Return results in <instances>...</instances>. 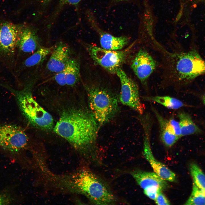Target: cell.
Returning <instances> with one entry per match:
<instances>
[{
    "mask_svg": "<svg viewBox=\"0 0 205 205\" xmlns=\"http://www.w3.org/2000/svg\"><path fill=\"white\" fill-rule=\"evenodd\" d=\"M97 123L91 113L71 109L62 114L54 130L77 149L87 162L98 164L101 162L100 153L95 147Z\"/></svg>",
    "mask_w": 205,
    "mask_h": 205,
    "instance_id": "obj_1",
    "label": "cell"
},
{
    "mask_svg": "<svg viewBox=\"0 0 205 205\" xmlns=\"http://www.w3.org/2000/svg\"><path fill=\"white\" fill-rule=\"evenodd\" d=\"M162 55L163 87L175 88L205 74V61L195 50H167Z\"/></svg>",
    "mask_w": 205,
    "mask_h": 205,
    "instance_id": "obj_2",
    "label": "cell"
},
{
    "mask_svg": "<svg viewBox=\"0 0 205 205\" xmlns=\"http://www.w3.org/2000/svg\"><path fill=\"white\" fill-rule=\"evenodd\" d=\"M69 182L72 191L84 195L93 204H114L117 201L107 183L89 169L83 168L74 173Z\"/></svg>",
    "mask_w": 205,
    "mask_h": 205,
    "instance_id": "obj_3",
    "label": "cell"
},
{
    "mask_svg": "<svg viewBox=\"0 0 205 205\" xmlns=\"http://www.w3.org/2000/svg\"><path fill=\"white\" fill-rule=\"evenodd\" d=\"M89 108L101 125L109 121L116 114L118 106L116 97L109 91L97 87L87 88Z\"/></svg>",
    "mask_w": 205,
    "mask_h": 205,
    "instance_id": "obj_4",
    "label": "cell"
},
{
    "mask_svg": "<svg viewBox=\"0 0 205 205\" xmlns=\"http://www.w3.org/2000/svg\"><path fill=\"white\" fill-rule=\"evenodd\" d=\"M16 93L22 112L31 123L44 129L52 127L54 121L52 116L37 102L30 92L24 90Z\"/></svg>",
    "mask_w": 205,
    "mask_h": 205,
    "instance_id": "obj_5",
    "label": "cell"
},
{
    "mask_svg": "<svg viewBox=\"0 0 205 205\" xmlns=\"http://www.w3.org/2000/svg\"><path fill=\"white\" fill-rule=\"evenodd\" d=\"M20 27L9 22H0V65L13 66Z\"/></svg>",
    "mask_w": 205,
    "mask_h": 205,
    "instance_id": "obj_6",
    "label": "cell"
},
{
    "mask_svg": "<svg viewBox=\"0 0 205 205\" xmlns=\"http://www.w3.org/2000/svg\"><path fill=\"white\" fill-rule=\"evenodd\" d=\"M136 41L123 50H110L94 46H89V52L94 61L107 71L116 73L125 62L133 47L137 43Z\"/></svg>",
    "mask_w": 205,
    "mask_h": 205,
    "instance_id": "obj_7",
    "label": "cell"
},
{
    "mask_svg": "<svg viewBox=\"0 0 205 205\" xmlns=\"http://www.w3.org/2000/svg\"><path fill=\"white\" fill-rule=\"evenodd\" d=\"M116 73L121 83L119 97L121 102L132 108L140 115L143 114L145 107L141 101L138 85L120 68L117 70Z\"/></svg>",
    "mask_w": 205,
    "mask_h": 205,
    "instance_id": "obj_8",
    "label": "cell"
},
{
    "mask_svg": "<svg viewBox=\"0 0 205 205\" xmlns=\"http://www.w3.org/2000/svg\"><path fill=\"white\" fill-rule=\"evenodd\" d=\"M144 132L143 155L148 161L154 172L163 179L171 182H175V174L164 164L158 161L154 157L150 146V138L151 122L148 120L141 123Z\"/></svg>",
    "mask_w": 205,
    "mask_h": 205,
    "instance_id": "obj_9",
    "label": "cell"
},
{
    "mask_svg": "<svg viewBox=\"0 0 205 205\" xmlns=\"http://www.w3.org/2000/svg\"><path fill=\"white\" fill-rule=\"evenodd\" d=\"M28 141L24 131L17 126L0 125V147L11 152H18L25 147Z\"/></svg>",
    "mask_w": 205,
    "mask_h": 205,
    "instance_id": "obj_10",
    "label": "cell"
},
{
    "mask_svg": "<svg viewBox=\"0 0 205 205\" xmlns=\"http://www.w3.org/2000/svg\"><path fill=\"white\" fill-rule=\"evenodd\" d=\"M157 66L155 60L144 48L139 49L132 61L131 68L146 90L149 78Z\"/></svg>",
    "mask_w": 205,
    "mask_h": 205,
    "instance_id": "obj_11",
    "label": "cell"
},
{
    "mask_svg": "<svg viewBox=\"0 0 205 205\" xmlns=\"http://www.w3.org/2000/svg\"><path fill=\"white\" fill-rule=\"evenodd\" d=\"M70 59L68 46L64 43H60L51 53L47 68L52 72H59L64 70Z\"/></svg>",
    "mask_w": 205,
    "mask_h": 205,
    "instance_id": "obj_12",
    "label": "cell"
},
{
    "mask_svg": "<svg viewBox=\"0 0 205 205\" xmlns=\"http://www.w3.org/2000/svg\"><path fill=\"white\" fill-rule=\"evenodd\" d=\"M92 25L97 30L100 37V43L102 48L108 50H121L129 41V38L126 36H114L104 32L100 29L97 26L95 21L91 16L89 18Z\"/></svg>",
    "mask_w": 205,
    "mask_h": 205,
    "instance_id": "obj_13",
    "label": "cell"
},
{
    "mask_svg": "<svg viewBox=\"0 0 205 205\" xmlns=\"http://www.w3.org/2000/svg\"><path fill=\"white\" fill-rule=\"evenodd\" d=\"M131 174L138 184L144 190L148 188L157 187L162 190L168 187L166 180L155 172L136 170L132 171Z\"/></svg>",
    "mask_w": 205,
    "mask_h": 205,
    "instance_id": "obj_14",
    "label": "cell"
},
{
    "mask_svg": "<svg viewBox=\"0 0 205 205\" xmlns=\"http://www.w3.org/2000/svg\"><path fill=\"white\" fill-rule=\"evenodd\" d=\"M37 37L30 27L21 26L18 40V48L22 52L32 53L40 47Z\"/></svg>",
    "mask_w": 205,
    "mask_h": 205,
    "instance_id": "obj_15",
    "label": "cell"
},
{
    "mask_svg": "<svg viewBox=\"0 0 205 205\" xmlns=\"http://www.w3.org/2000/svg\"><path fill=\"white\" fill-rule=\"evenodd\" d=\"M151 109L159 124L160 136L162 142L167 146H172L179 138L175 134L169 120L162 116L153 107L151 106Z\"/></svg>",
    "mask_w": 205,
    "mask_h": 205,
    "instance_id": "obj_16",
    "label": "cell"
},
{
    "mask_svg": "<svg viewBox=\"0 0 205 205\" xmlns=\"http://www.w3.org/2000/svg\"><path fill=\"white\" fill-rule=\"evenodd\" d=\"M182 136L200 133V129L194 123L190 116L187 113L179 112L177 114Z\"/></svg>",
    "mask_w": 205,
    "mask_h": 205,
    "instance_id": "obj_17",
    "label": "cell"
},
{
    "mask_svg": "<svg viewBox=\"0 0 205 205\" xmlns=\"http://www.w3.org/2000/svg\"><path fill=\"white\" fill-rule=\"evenodd\" d=\"M143 98L146 101L158 103L169 109H177L186 106L180 100L169 96L145 97Z\"/></svg>",
    "mask_w": 205,
    "mask_h": 205,
    "instance_id": "obj_18",
    "label": "cell"
},
{
    "mask_svg": "<svg viewBox=\"0 0 205 205\" xmlns=\"http://www.w3.org/2000/svg\"><path fill=\"white\" fill-rule=\"evenodd\" d=\"M66 85L73 86L78 81L80 78L79 64L75 59H70L65 69Z\"/></svg>",
    "mask_w": 205,
    "mask_h": 205,
    "instance_id": "obj_19",
    "label": "cell"
},
{
    "mask_svg": "<svg viewBox=\"0 0 205 205\" xmlns=\"http://www.w3.org/2000/svg\"><path fill=\"white\" fill-rule=\"evenodd\" d=\"M54 47H40L30 56L24 62L25 67H30L34 66L43 62L46 58L51 53Z\"/></svg>",
    "mask_w": 205,
    "mask_h": 205,
    "instance_id": "obj_20",
    "label": "cell"
},
{
    "mask_svg": "<svg viewBox=\"0 0 205 205\" xmlns=\"http://www.w3.org/2000/svg\"><path fill=\"white\" fill-rule=\"evenodd\" d=\"M190 170L194 184L198 188L205 192V174L196 163L190 164Z\"/></svg>",
    "mask_w": 205,
    "mask_h": 205,
    "instance_id": "obj_21",
    "label": "cell"
},
{
    "mask_svg": "<svg viewBox=\"0 0 205 205\" xmlns=\"http://www.w3.org/2000/svg\"><path fill=\"white\" fill-rule=\"evenodd\" d=\"M184 204L205 205V192L193 183L191 195Z\"/></svg>",
    "mask_w": 205,
    "mask_h": 205,
    "instance_id": "obj_22",
    "label": "cell"
},
{
    "mask_svg": "<svg viewBox=\"0 0 205 205\" xmlns=\"http://www.w3.org/2000/svg\"><path fill=\"white\" fill-rule=\"evenodd\" d=\"M162 190L157 187L148 188L144 190V193L150 199L155 200L159 192Z\"/></svg>",
    "mask_w": 205,
    "mask_h": 205,
    "instance_id": "obj_23",
    "label": "cell"
},
{
    "mask_svg": "<svg viewBox=\"0 0 205 205\" xmlns=\"http://www.w3.org/2000/svg\"><path fill=\"white\" fill-rule=\"evenodd\" d=\"M169 122L173 131L179 138L182 137L179 122H178L173 118L169 119Z\"/></svg>",
    "mask_w": 205,
    "mask_h": 205,
    "instance_id": "obj_24",
    "label": "cell"
},
{
    "mask_svg": "<svg viewBox=\"0 0 205 205\" xmlns=\"http://www.w3.org/2000/svg\"><path fill=\"white\" fill-rule=\"evenodd\" d=\"M54 79L56 82L59 85L65 86L66 85L65 70L56 73Z\"/></svg>",
    "mask_w": 205,
    "mask_h": 205,
    "instance_id": "obj_25",
    "label": "cell"
},
{
    "mask_svg": "<svg viewBox=\"0 0 205 205\" xmlns=\"http://www.w3.org/2000/svg\"><path fill=\"white\" fill-rule=\"evenodd\" d=\"M161 191L159 192L155 200V203L160 205L170 204L169 201Z\"/></svg>",
    "mask_w": 205,
    "mask_h": 205,
    "instance_id": "obj_26",
    "label": "cell"
},
{
    "mask_svg": "<svg viewBox=\"0 0 205 205\" xmlns=\"http://www.w3.org/2000/svg\"><path fill=\"white\" fill-rule=\"evenodd\" d=\"M81 0H60V3L62 4L72 5L77 4Z\"/></svg>",
    "mask_w": 205,
    "mask_h": 205,
    "instance_id": "obj_27",
    "label": "cell"
},
{
    "mask_svg": "<svg viewBox=\"0 0 205 205\" xmlns=\"http://www.w3.org/2000/svg\"><path fill=\"white\" fill-rule=\"evenodd\" d=\"M9 202V200L5 196L0 195V205L7 204Z\"/></svg>",
    "mask_w": 205,
    "mask_h": 205,
    "instance_id": "obj_28",
    "label": "cell"
},
{
    "mask_svg": "<svg viewBox=\"0 0 205 205\" xmlns=\"http://www.w3.org/2000/svg\"><path fill=\"white\" fill-rule=\"evenodd\" d=\"M52 0H38L40 3L43 4L48 3Z\"/></svg>",
    "mask_w": 205,
    "mask_h": 205,
    "instance_id": "obj_29",
    "label": "cell"
},
{
    "mask_svg": "<svg viewBox=\"0 0 205 205\" xmlns=\"http://www.w3.org/2000/svg\"><path fill=\"white\" fill-rule=\"evenodd\" d=\"M202 99L203 102L205 105V95L203 96L202 97Z\"/></svg>",
    "mask_w": 205,
    "mask_h": 205,
    "instance_id": "obj_30",
    "label": "cell"
},
{
    "mask_svg": "<svg viewBox=\"0 0 205 205\" xmlns=\"http://www.w3.org/2000/svg\"><path fill=\"white\" fill-rule=\"evenodd\" d=\"M116 1H124V0H114Z\"/></svg>",
    "mask_w": 205,
    "mask_h": 205,
    "instance_id": "obj_31",
    "label": "cell"
},
{
    "mask_svg": "<svg viewBox=\"0 0 205 205\" xmlns=\"http://www.w3.org/2000/svg\"><path fill=\"white\" fill-rule=\"evenodd\" d=\"M200 1H205V0H199Z\"/></svg>",
    "mask_w": 205,
    "mask_h": 205,
    "instance_id": "obj_32",
    "label": "cell"
}]
</instances>
